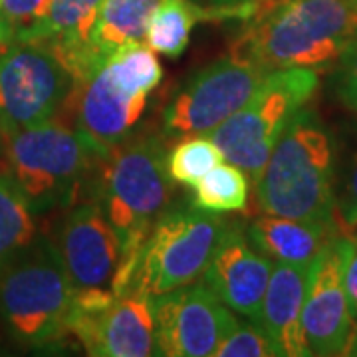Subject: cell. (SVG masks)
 Segmentation results:
<instances>
[{"instance_id": "d4e9b609", "label": "cell", "mask_w": 357, "mask_h": 357, "mask_svg": "<svg viewBox=\"0 0 357 357\" xmlns=\"http://www.w3.org/2000/svg\"><path fill=\"white\" fill-rule=\"evenodd\" d=\"M52 0H0V52L18 42H30L44 20Z\"/></svg>"}, {"instance_id": "2e32d148", "label": "cell", "mask_w": 357, "mask_h": 357, "mask_svg": "<svg viewBox=\"0 0 357 357\" xmlns=\"http://www.w3.org/2000/svg\"><path fill=\"white\" fill-rule=\"evenodd\" d=\"M100 4L102 0H52L44 20L30 38L60 60L74 84L86 82L103 66L89 48V34Z\"/></svg>"}, {"instance_id": "4fadbf2b", "label": "cell", "mask_w": 357, "mask_h": 357, "mask_svg": "<svg viewBox=\"0 0 357 357\" xmlns=\"http://www.w3.org/2000/svg\"><path fill=\"white\" fill-rule=\"evenodd\" d=\"M54 246L76 290H112L123 246L98 201H84L66 215Z\"/></svg>"}, {"instance_id": "277c9868", "label": "cell", "mask_w": 357, "mask_h": 357, "mask_svg": "<svg viewBox=\"0 0 357 357\" xmlns=\"http://www.w3.org/2000/svg\"><path fill=\"white\" fill-rule=\"evenodd\" d=\"M76 292L48 241L28 244L0 266V318L20 344H54L70 333Z\"/></svg>"}, {"instance_id": "d6986e66", "label": "cell", "mask_w": 357, "mask_h": 357, "mask_svg": "<svg viewBox=\"0 0 357 357\" xmlns=\"http://www.w3.org/2000/svg\"><path fill=\"white\" fill-rule=\"evenodd\" d=\"M161 0H102L89 34L93 56L105 60L119 48L143 42L149 18Z\"/></svg>"}, {"instance_id": "9c48e42d", "label": "cell", "mask_w": 357, "mask_h": 357, "mask_svg": "<svg viewBox=\"0 0 357 357\" xmlns=\"http://www.w3.org/2000/svg\"><path fill=\"white\" fill-rule=\"evenodd\" d=\"M266 70L234 54L192 74L163 112L167 137L208 135L250 100Z\"/></svg>"}, {"instance_id": "3957f363", "label": "cell", "mask_w": 357, "mask_h": 357, "mask_svg": "<svg viewBox=\"0 0 357 357\" xmlns=\"http://www.w3.org/2000/svg\"><path fill=\"white\" fill-rule=\"evenodd\" d=\"M91 181V199L98 201L117 232L123 262L137 260L173 192L163 141L153 135L128 137L103 157L102 169Z\"/></svg>"}, {"instance_id": "7402d4cb", "label": "cell", "mask_w": 357, "mask_h": 357, "mask_svg": "<svg viewBox=\"0 0 357 357\" xmlns=\"http://www.w3.org/2000/svg\"><path fill=\"white\" fill-rule=\"evenodd\" d=\"M34 208L8 173L0 175V266L34 243Z\"/></svg>"}, {"instance_id": "83f0119b", "label": "cell", "mask_w": 357, "mask_h": 357, "mask_svg": "<svg viewBox=\"0 0 357 357\" xmlns=\"http://www.w3.org/2000/svg\"><path fill=\"white\" fill-rule=\"evenodd\" d=\"M335 218L345 230L357 229V153L347 171L344 191L335 199Z\"/></svg>"}, {"instance_id": "603a6c76", "label": "cell", "mask_w": 357, "mask_h": 357, "mask_svg": "<svg viewBox=\"0 0 357 357\" xmlns=\"http://www.w3.org/2000/svg\"><path fill=\"white\" fill-rule=\"evenodd\" d=\"M103 70L114 86L129 96H149L163 79V68L145 42H133L114 52Z\"/></svg>"}, {"instance_id": "8992f818", "label": "cell", "mask_w": 357, "mask_h": 357, "mask_svg": "<svg viewBox=\"0 0 357 357\" xmlns=\"http://www.w3.org/2000/svg\"><path fill=\"white\" fill-rule=\"evenodd\" d=\"M318 84L316 70L268 72L250 100L208 135L222 157L241 167L255 185L284 129L314 98Z\"/></svg>"}, {"instance_id": "4316f807", "label": "cell", "mask_w": 357, "mask_h": 357, "mask_svg": "<svg viewBox=\"0 0 357 357\" xmlns=\"http://www.w3.org/2000/svg\"><path fill=\"white\" fill-rule=\"evenodd\" d=\"M335 64V96L347 109L357 114V38Z\"/></svg>"}, {"instance_id": "8fae6325", "label": "cell", "mask_w": 357, "mask_h": 357, "mask_svg": "<svg viewBox=\"0 0 357 357\" xmlns=\"http://www.w3.org/2000/svg\"><path fill=\"white\" fill-rule=\"evenodd\" d=\"M345 246L347 238L333 234L310 266L302 324L312 356H347L357 345V321L344 288Z\"/></svg>"}, {"instance_id": "f1b7e54d", "label": "cell", "mask_w": 357, "mask_h": 357, "mask_svg": "<svg viewBox=\"0 0 357 357\" xmlns=\"http://www.w3.org/2000/svg\"><path fill=\"white\" fill-rule=\"evenodd\" d=\"M344 288L351 316L357 321V243L347 238L344 258Z\"/></svg>"}, {"instance_id": "44dd1931", "label": "cell", "mask_w": 357, "mask_h": 357, "mask_svg": "<svg viewBox=\"0 0 357 357\" xmlns=\"http://www.w3.org/2000/svg\"><path fill=\"white\" fill-rule=\"evenodd\" d=\"M192 206L204 213H241L248 204L250 177L234 163H218L195 187Z\"/></svg>"}, {"instance_id": "ac0fdd59", "label": "cell", "mask_w": 357, "mask_h": 357, "mask_svg": "<svg viewBox=\"0 0 357 357\" xmlns=\"http://www.w3.org/2000/svg\"><path fill=\"white\" fill-rule=\"evenodd\" d=\"M246 236L272 262L310 268L333 236V225L262 213L248 225Z\"/></svg>"}, {"instance_id": "5bb4252c", "label": "cell", "mask_w": 357, "mask_h": 357, "mask_svg": "<svg viewBox=\"0 0 357 357\" xmlns=\"http://www.w3.org/2000/svg\"><path fill=\"white\" fill-rule=\"evenodd\" d=\"M149 96H129L114 86L103 66L82 84H74L66 102L74 103V126L91 153L103 159L131 135L145 114Z\"/></svg>"}, {"instance_id": "4dcf8cb0", "label": "cell", "mask_w": 357, "mask_h": 357, "mask_svg": "<svg viewBox=\"0 0 357 357\" xmlns=\"http://www.w3.org/2000/svg\"><path fill=\"white\" fill-rule=\"evenodd\" d=\"M192 2H203V0H192Z\"/></svg>"}, {"instance_id": "9a60e30c", "label": "cell", "mask_w": 357, "mask_h": 357, "mask_svg": "<svg viewBox=\"0 0 357 357\" xmlns=\"http://www.w3.org/2000/svg\"><path fill=\"white\" fill-rule=\"evenodd\" d=\"M272 266L274 262L256 250L241 227L229 222L203 280L225 306L258 326Z\"/></svg>"}, {"instance_id": "e0dca14e", "label": "cell", "mask_w": 357, "mask_h": 357, "mask_svg": "<svg viewBox=\"0 0 357 357\" xmlns=\"http://www.w3.org/2000/svg\"><path fill=\"white\" fill-rule=\"evenodd\" d=\"M310 268L274 262L266 294L262 300L258 328L264 332L274 356L307 357L306 335L302 324Z\"/></svg>"}, {"instance_id": "6da1fadb", "label": "cell", "mask_w": 357, "mask_h": 357, "mask_svg": "<svg viewBox=\"0 0 357 357\" xmlns=\"http://www.w3.org/2000/svg\"><path fill=\"white\" fill-rule=\"evenodd\" d=\"M230 54L266 72L335 64L357 38V0H260Z\"/></svg>"}, {"instance_id": "f546056e", "label": "cell", "mask_w": 357, "mask_h": 357, "mask_svg": "<svg viewBox=\"0 0 357 357\" xmlns=\"http://www.w3.org/2000/svg\"><path fill=\"white\" fill-rule=\"evenodd\" d=\"M211 8H206V18L208 16H227V18H246L248 13L255 8L256 2L260 0H203Z\"/></svg>"}, {"instance_id": "ffe728a7", "label": "cell", "mask_w": 357, "mask_h": 357, "mask_svg": "<svg viewBox=\"0 0 357 357\" xmlns=\"http://www.w3.org/2000/svg\"><path fill=\"white\" fill-rule=\"evenodd\" d=\"M206 18V8L192 0H161L149 18L145 44L167 58H178L187 50L191 32L199 20Z\"/></svg>"}, {"instance_id": "7c38bea8", "label": "cell", "mask_w": 357, "mask_h": 357, "mask_svg": "<svg viewBox=\"0 0 357 357\" xmlns=\"http://www.w3.org/2000/svg\"><path fill=\"white\" fill-rule=\"evenodd\" d=\"M155 351L167 357H208L238 319L206 284H189L153 298Z\"/></svg>"}, {"instance_id": "7a4b0ae2", "label": "cell", "mask_w": 357, "mask_h": 357, "mask_svg": "<svg viewBox=\"0 0 357 357\" xmlns=\"http://www.w3.org/2000/svg\"><path fill=\"white\" fill-rule=\"evenodd\" d=\"M335 151L314 109L302 107L274 145L255 183L260 213L333 225Z\"/></svg>"}, {"instance_id": "30bf717a", "label": "cell", "mask_w": 357, "mask_h": 357, "mask_svg": "<svg viewBox=\"0 0 357 357\" xmlns=\"http://www.w3.org/2000/svg\"><path fill=\"white\" fill-rule=\"evenodd\" d=\"M70 333L89 356H157L153 298L135 288L121 296L112 290H77Z\"/></svg>"}, {"instance_id": "52a82bcc", "label": "cell", "mask_w": 357, "mask_h": 357, "mask_svg": "<svg viewBox=\"0 0 357 357\" xmlns=\"http://www.w3.org/2000/svg\"><path fill=\"white\" fill-rule=\"evenodd\" d=\"M229 227V220L199 208L163 211L141 246L131 288L151 298L185 288L204 270Z\"/></svg>"}, {"instance_id": "cb8c5ba5", "label": "cell", "mask_w": 357, "mask_h": 357, "mask_svg": "<svg viewBox=\"0 0 357 357\" xmlns=\"http://www.w3.org/2000/svg\"><path fill=\"white\" fill-rule=\"evenodd\" d=\"M225 157L211 135H189L178 141L167 157V171L175 183L195 187Z\"/></svg>"}, {"instance_id": "5b68a950", "label": "cell", "mask_w": 357, "mask_h": 357, "mask_svg": "<svg viewBox=\"0 0 357 357\" xmlns=\"http://www.w3.org/2000/svg\"><path fill=\"white\" fill-rule=\"evenodd\" d=\"M0 137L8 175L22 189L34 213L72 206L79 191L88 187L93 163L102 161L58 115L36 128Z\"/></svg>"}, {"instance_id": "ba28073f", "label": "cell", "mask_w": 357, "mask_h": 357, "mask_svg": "<svg viewBox=\"0 0 357 357\" xmlns=\"http://www.w3.org/2000/svg\"><path fill=\"white\" fill-rule=\"evenodd\" d=\"M74 77L46 46L18 42L0 52V135L36 128L62 109Z\"/></svg>"}, {"instance_id": "484cf974", "label": "cell", "mask_w": 357, "mask_h": 357, "mask_svg": "<svg viewBox=\"0 0 357 357\" xmlns=\"http://www.w3.org/2000/svg\"><path fill=\"white\" fill-rule=\"evenodd\" d=\"M213 356L217 357H272L274 349L268 342L264 332L252 324H241L236 321L220 344L215 347Z\"/></svg>"}]
</instances>
